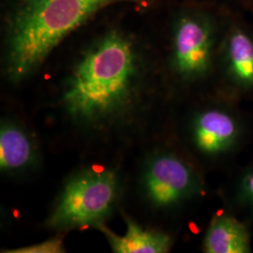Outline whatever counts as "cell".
<instances>
[{"label": "cell", "instance_id": "obj_1", "mask_svg": "<svg viewBox=\"0 0 253 253\" xmlns=\"http://www.w3.org/2000/svg\"><path fill=\"white\" fill-rule=\"evenodd\" d=\"M138 61L126 37L109 33L92 46L73 70L64 90V107L91 124L122 116L135 97Z\"/></svg>", "mask_w": 253, "mask_h": 253}, {"label": "cell", "instance_id": "obj_7", "mask_svg": "<svg viewBox=\"0 0 253 253\" xmlns=\"http://www.w3.org/2000/svg\"><path fill=\"white\" fill-rule=\"evenodd\" d=\"M207 253H249L252 252L251 234L236 217L221 214L213 217L204 239Z\"/></svg>", "mask_w": 253, "mask_h": 253}, {"label": "cell", "instance_id": "obj_8", "mask_svg": "<svg viewBox=\"0 0 253 253\" xmlns=\"http://www.w3.org/2000/svg\"><path fill=\"white\" fill-rule=\"evenodd\" d=\"M124 235L114 234L100 223V231L107 237L112 250L117 253H166L172 247V239L163 232L145 229L126 217Z\"/></svg>", "mask_w": 253, "mask_h": 253}, {"label": "cell", "instance_id": "obj_5", "mask_svg": "<svg viewBox=\"0 0 253 253\" xmlns=\"http://www.w3.org/2000/svg\"><path fill=\"white\" fill-rule=\"evenodd\" d=\"M211 57V37L208 28L192 18L181 20L174 33L173 58L177 72L195 77L207 72Z\"/></svg>", "mask_w": 253, "mask_h": 253}, {"label": "cell", "instance_id": "obj_6", "mask_svg": "<svg viewBox=\"0 0 253 253\" xmlns=\"http://www.w3.org/2000/svg\"><path fill=\"white\" fill-rule=\"evenodd\" d=\"M237 119L221 109H208L195 118L192 126L194 144L201 152L216 156L226 153L240 136Z\"/></svg>", "mask_w": 253, "mask_h": 253}, {"label": "cell", "instance_id": "obj_11", "mask_svg": "<svg viewBox=\"0 0 253 253\" xmlns=\"http://www.w3.org/2000/svg\"><path fill=\"white\" fill-rule=\"evenodd\" d=\"M63 240L55 237L40 244L29 246L23 249H17L16 251H9L12 253H64Z\"/></svg>", "mask_w": 253, "mask_h": 253}, {"label": "cell", "instance_id": "obj_4", "mask_svg": "<svg viewBox=\"0 0 253 253\" xmlns=\"http://www.w3.org/2000/svg\"><path fill=\"white\" fill-rule=\"evenodd\" d=\"M145 190L158 208H169L189 199L200 190L198 175L186 162L170 153L159 154L148 163Z\"/></svg>", "mask_w": 253, "mask_h": 253}, {"label": "cell", "instance_id": "obj_2", "mask_svg": "<svg viewBox=\"0 0 253 253\" xmlns=\"http://www.w3.org/2000/svg\"><path fill=\"white\" fill-rule=\"evenodd\" d=\"M141 0H22L9 24L7 70L20 81L33 73L56 46L100 9Z\"/></svg>", "mask_w": 253, "mask_h": 253}, {"label": "cell", "instance_id": "obj_3", "mask_svg": "<svg viewBox=\"0 0 253 253\" xmlns=\"http://www.w3.org/2000/svg\"><path fill=\"white\" fill-rule=\"evenodd\" d=\"M118 193V179L114 172H82L66 185L47 225L54 229L98 226L112 211Z\"/></svg>", "mask_w": 253, "mask_h": 253}, {"label": "cell", "instance_id": "obj_12", "mask_svg": "<svg viewBox=\"0 0 253 253\" xmlns=\"http://www.w3.org/2000/svg\"><path fill=\"white\" fill-rule=\"evenodd\" d=\"M240 195L253 212V168L247 171L240 181Z\"/></svg>", "mask_w": 253, "mask_h": 253}, {"label": "cell", "instance_id": "obj_10", "mask_svg": "<svg viewBox=\"0 0 253 253\" xmlns=\"http://www.w3.org/2000/svg\"><path fill=\"white\" fill-rule=\"evenodd\" d=\"M230 70L242 86L253 85V41L245 33L236 32L228 45Z\"/></svg>", "mask_w": 253, "mask_h": 253}, {"label": "cell", "instance_id": "obj_9", "mask_svg": "<svg viewBox=\"0 0 253 253\" xmlns=\"http://www.w3.org/2000/svg\"><path fill=\"white\" fill-rule=\"evenodd\" d=\"M37 150L31 137L18 125L10 122L0 127V168L3 172H19L32 166Z\"/></svg>", "mask_w": 253, "mask_h": 253}]
</instances>
